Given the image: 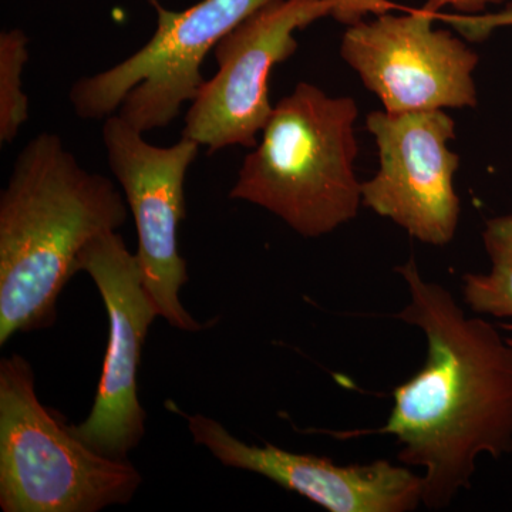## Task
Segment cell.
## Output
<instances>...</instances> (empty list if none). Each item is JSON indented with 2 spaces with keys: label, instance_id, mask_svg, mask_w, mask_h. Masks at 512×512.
<instances>
[{
  "label": "cell",
  "instance_id": "cell-1",
  "mask_svg": "<svg viewBox=\"0 0 512 512\" xmlns=\"http://www.w3.org/2000/svg\"><path fill=\"white\" fill-rule=\"evenodd\" d=\"M396 272L410 293L396 318L423 332L426 362L393 390L382 427L333 436H393L400 463L423 470L424 507L440 511L471 487L478 457L512 453V346L493 323L467 316L447 288L426 281L414 258Z\"/></svg>",
  "mask_w": 512,
  "mask_h": 512
},
{
  "label": "cell",
  "instance_id": "cell-15",
  "mask_svg": "<svg viewBox=\"0 0 512 512\" xmlns=\"http://www.w3.org/2000/svg\"><path fill=\"white\" fill-rule=\"evenodd\" d=\"M332 6L330 16L339 22L352 26L363 20L366 13L372 12L376 15H383L390 9L397 8L387 0H326Z\"/></svg>",
  "mask_w": 512,
  "mask_h": 512
},
{
  "label": "cell",
  "instance_id": "cell-2",
  "mask_svg": "<svg viewBox=\"0 0 512 512\" xmlns=\"http://www.w3.org/2000/svg\"><path fill=\"white\" fill-rule=\"evenodd\" d=\"M127 217L113 181L84 170L62 138L42 133L23 147L0 194V345L53 325L83 249Z\"/></svg>",
  "mask_w": 512,
  "mask_h": 512
},
{
  "label": "cell",
  "instance_id": "cell-10",
  "mask_svg": "<svg viewBox=\"0 0 512 512\" xmlns=\"http://www.w3.org/2000/svg\"><path fill=\"white\" fill-rule=\"evenodd\" d=\"M366 127L376 138L380 168L362 184V204L433 247L450 244L460 221L454 175L460 157L448 148L456 123L443 110L373 111Z\"/></svg>",
  "mask_w": 512,
  "mask_h": 512
},
{
  "label": "cell",
  "instance_id": "cell-9",
  "mask_svg": "<svg viewBox=\"0 0 512 512\" xmlns=\"http://www.w3.org/2000/svg\"><path fill=\"white\" fill-rule=\"evenodd\" d=\"M434 13L377 15L349 26L340 55L387 113L476 107L478 55L448 30H434Z\"/></svg>",
  "mask_w": 512,
  "mask_h": 512
},
{
  "label": "cell",
  "instance_id": "cell-5",
  "mask_svg": "<svg viewBox=\"0 0 512 512\" xmlns=\"http://www.w3.org/2000/svg\"><path fill=\"white\" fill-rule=\"evenodd\" d=\"M150 2L158 20L147 45L73 84L70 101L80 119H107L120 109V116L141 133L167 127L205 83V56L271 0H201L181 12Z\"/></svg>",
  "mask_w": 512,
  "mask_h": 512
},
{
  "label": "cell",
  "instance_id": "cell-11",
  "mask_svg": "<svg viewBox=\"0 0 512 512\" xmlns=\"http://www.w3.org/2000/svg\"><path fill=\"white\" fill-rule=\"evenodd\" d=\"M167 407L187 421L192 439L224 466L251 471L329 512H410L423 505V478L404 464L377 460L339 466L313 454L271 443L252 446L232 436L217 420Z\"/></svg>",
  "mask_w": 512,
  "mask_h": 512
},
{
  "label": "cell",
  "instance_id": "cell-7",
  "mask_svg": "<svg viewBox=\"0 0 512 512\" xmlns=\"http://www.w3.org/2000/svg\"><path fill=\"white\" fill-rule=\"evenodd\" d=\"M143 134L111 114L103 126L107 160L136 222L138 264L160 318L175 329L198 332L204 326L180 299L190 278L178 231L185 218V177L200 144L183 137L174 146L157 147Z\"/></svg>",
  "mask_w": 512,
  "mask_h": 512
},
{
  "label": "cell",
  "instance_id": "cell-6",
  "mask_svg": "<svg viewBox=\"0 0 512 512\" xmlns=\"http://www.w3.org/2000/svg\"><path fill=\"white\" fill-rule=\"evenodd\" d=\"M326 0H271L215 46L218 72L205 80L185 114L183 137L214 154L254 148L271 119L269 77L298 50L295 32L330 16Z\"/></svg>",
  "mask_w": 512,
  "mask_h": 512
},
{
  "label": "cell",
  "instance_id": "cell-16",
  "mask_svg": "<svg viewBox=\"0 0 512 512\" xmlns=\"http://www.w3.org/2000/svg\"><path fill=\"white\" fill-rule=\"evenodd\" d=\"M504 2L507 0H427L424 9L436 15L444 6H451L463 15H480L488 6L501 5Z\"/></svg>",
  "mask_w": 512,
  "mask_h": 512
},
{
  "label": "cell",
  "instance_id": "cell-12",
  "mask_svg": "<svg viewBox=\"0 0 512 512\" xmlns=\"http://www.w3.org/2000/svg\"><path fill=\"white\" fill-rule=\"evenodd\" d=\"M483 242L491 269L463 276L464 302L477 315L512 319V214L485 222Z\"/></svg>",
  "mask_w": 512,
  "mask_h": 512
},
{
  "label": "cell",
  "instance_id": "cell-14",
  "mask_svg": "<svg viewBox=\"0 0 512 512\" xmlns=\"http://www.w3.org/2000/svg\"><path fill=\"white\" fill-rule=\"evenodd\" d=\"M448 25L471 42L487 39L494 30L512 28V2L500 12L480 13V15H439Z\"/></svg>",
  "mask_w": 512,
  "mask_h": 512
},
{
  "label": "cell",
  "instance_id": "cell-8",
  "mask_svg": "<svg viewBox=\"0 0 512 512\" xmlns=\"http://www.w3.org/2000/svg\"><path fill=\"white\" fill-rule=\"evenodd\" d=\"M99 289L109 316V342L89 417L72 430L104 456L127 458L146 434L137 373L148 329L160 316L148 295L136 254L119 232L93 239L77 261Z\"/></svg>",
  "mask_w": 512,
  "mask_h": 512
},
{
  "label": "cell",
  "instance_id": "cell-3",
  "mask_svg": "<svg viewBox=\"0 0 512 512\" xmlns=\"http://www.w3.org/2000/svg\"><path fill=\"white\" fill-rule=\"evenodd\" d=\"M356 119L355 100L299 83L274 107L229 197L272 212L305 238L355 220L362 204Z\"/></svg>",
  "mask_w": 512,
  "mask_h": 512
},
{
  "label": "cell",
  "instance_id": "cell-13",
  "mask_svg": "<svg viewBox=\"0 0 512 512\" xmlns=\"http://www.w3.org/2000/svg\"><path fill=\"white\" fill-rule=\"evenodd\" d=\"M29 37L20 29L0 35V143H13L29 119V99L22 89L29 60Z\"/></svg>",
  "mask_w": 512,
  "mask_h": 512
},
{
  "label": "cell",
  "instance_id": "cell-4",
  "mask_svg": "<svg viewBox=\"0 0 512 512\" xmlns=\"http://www.w3.org/2000/svg\"><path fill=\"white\" fill-rule=\"evenodd\" d=\"M143 483L127 458L84 443L43 406L25 357L0 362V508L3 512H99L133 500Z\"/></svg>",
  "mask_w": 512,
  "mask_h": 512
}]
</instances>
